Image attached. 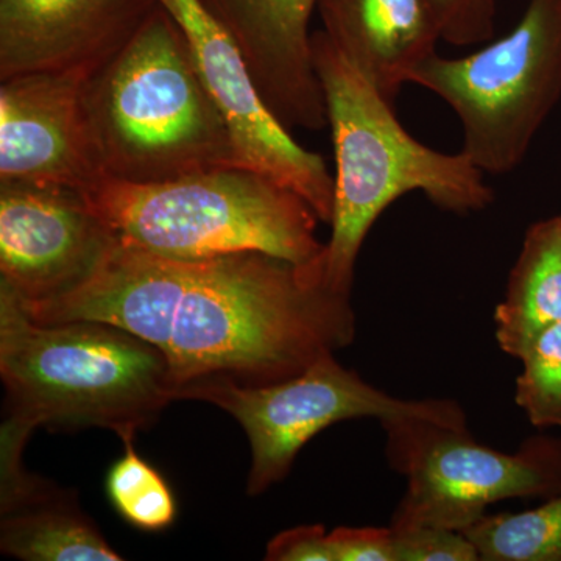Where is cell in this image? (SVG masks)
Listing matches in <instances>:
<instances>
[{"label": "cell", "mask_w": 561, "mask_h": 561, "mask_svg": "<svg viewBox=\"0 0 561 561\" xmlns=\"http://www.w3.org/2000/svg\"><path fill=\"white\" fill-rule=\"evenodd\" d=\"M391 527V526H390ZM397 561H478V549L463 531L440 527H391Z\"/></svg>", "instance_id": "21"}, {"label": "cell", "mask_w": 561, "mask_h": 561, "mask_svg": "<svg viewBox=\"0 0 561 561\" xmlns=\"http://www.w3.org/2000/svg\"><path fill=\"white\" fill-rule=\"evenodd\" d=\"M335 561H397L391 527H337L330 531Z\"/></svg>", "instance_id": "22"}, {"label": "cell", "mask_w": 561, "mask_h": 561, "mask_svg": "<svg viewBox=\"0 0 561 561\" xmlns=\"http://www.w3.org/2000/svg\"><path fill=\"white\" fill-rule=\"evenodd\" d=\"M312 58L335 153L324 283L351 295L365 238L391 203L423 192L438 208L468 214L485 209L494 194L463 151L443 153L412 138L398 121L393 103L323 31L312 33Z\"/></svg>", "instance_id": "3"}, {"label": "cell", "mask_w": 561, "mask_h": 561, "mask_svg": "<svg viewBox=\"0 0 561 561\" xmlns=\"http://www.w3.org/2000/svg\"><path fill=\"white\" fill-rule=\"evenodd\" d=\"M387 459L408 481L391 527L463 531L496 502L548 497L561 491V440L537 435L516 453L472 438L468 426L437 421H383Z\"/></svg>", "instance_id": "8"}, {"label": "cell", "mask_w": 561, "mask_h": 561, "mask_svg": "<svg viewBox=\"0 0 561 561\" xmlns=\"http://www.w3.org/2000/svg\"><path fill=\"white\" fill-rule=\"evenodd\" d=\"M179 21L210 98L219 108L239 168L262 173L301 195L330 224L334 179L316 151L306 150L262 98L242 51L201 0H158Z\"/></svg>", "instance_id": "9"}, {"label": "cell", "mask_w": 561, "mask_h": 561, "mask_svg": "<svg viewBox=\"0 0 561 561\" xmlns=\"http://www.w3.org/2000/svg\"><path fill=\"white\" fill-rule=\"evenodd\" d=\"M561 321V214L531 225L494 311V335L522 359L542 331Z\"/></svg>", "instance_id": "16"}, {"label": "cell", "mask_w": 561, "mask_h": 561, "mask_svg": "<svg viewBox=\"0 0 561 561\" xmlns=\"http://www.w3.org/2000/svg\"><path fill=\"white\" fill-rule=\"evenodd\" d=\"M234 39L262 98L287 128L320 131L328 111L309 24L320 0H201Z\"/></svg>", "instance_id": "12"}, {"label": "cell", "mask_w": 561, "mask_h": 561, "mask_svg": "<svg viewBox=\"0 0 561 561\" xmlns=\"http://www.w3.org/2000/svg\"><path fill=\"white\" fill-rule=\"evenodd\" d=\"M133 442H124V454L106 474V496L135 529H169L176 518L175 496L160 471L136 453Z\"/></svg>", "instance_id": "18"}, {"label": "cell", "mask_w": 561, "mask_h": 561, "mask_svg": "<svg viewBox=\"0 0 561 561\" xmlns=\"http://www.w3.org/2000/svg\"><path fill=\"white\" fill-rule=\"evenodd\" d=\"M485 561H561V491L540 507L485 515L463 530Z\"/></svg>", "instance_id": "17"}, {"label": "cell", "mask_w": 561, "mask_h": 561, "mask_svg": "<svg viewBox=\"0 0 561 561\" xmlns=\"http://www.w3.org/2000/svg\"><path fill=\"white\" fill-rule=\"evenodd\" d=\"M443 41L467 47L493 38L496 0H430Z\"/></svg>", "instance_id": "20"}, {"label": "cell", "mask_w": 561, "mask_h": 561, "mask_svg": "<svg viewBox=\"0 0 561 561\" xmlns=\"http://www.w3.org/2000/svg\"><path fill=\"white\" fill-rule=\"evenodd\" d=\"M515 401L537 427H561V321L542 331L522 359Z\"/></svg>", "instance_id": "19"}, {"label": "cell", "mask_w": 561, "mask_h": 561, "mask_svg": "<svg viewBox=\"0 0 561 561\" xmlns=\"http://www.w3.org/2000/svg\"><path fill=\"white\" fill-rule=\"evenodd\" d=\"M83 108L106 179L158 183L239 168L190 39L160 2L91 70Z\"/></svg>", "instance_id": "2"}, {"label": "cell", "mask_w": 561, "mask_h": 561, "mask_svg": "<svg viewBox=\"0 0 561 561\" xmlns=\"http://www.w3.org/2000/svg\"><path fill=\"white\" fill-rule=\"evenodd\" d=\"M116 243L83 192L0 183V283L24 308L79 289Z\"/></svg>", "instance_id": "10"}, {"label": "cell", "mask_w": 561, "mask_h": 561, "mask_svg": "<svg viewBox=\"0 0 561 561\" xmlns=\"http://www.w3.org/2000/svg\"><path fill=\"white\" fill-rule=\"evenodd\" d=\"M92 69L0 80V183L84 192L105 179L83 108Z\"/></svg>", "instance_id": "11"}, {"label": "cell", "mask_w": 561, "mask_h": 561, "mask_svg": "<svg viewBox=\"0 0 561 561\" xmlns=\"http://www.w3.org/2000/svg\"><path fill=\"white\" fill-rule=\"evenodd\" d=\"M268 561H335L330 531L320 524L279 531L265 551Z\"/></svg>", "instance_id": "23"}, {"label": "cell", "mask_w": 561, "mask_h": 561, "mask_svg": "<svg viewBox=\"0 0 561 561\" xmlns=\"http://www.w3.org/2000/svg\"><path fill=\"white\" fill-rule=\"evenodd\" d=\"M158 0H0V80L95 68Z\"/></svg>", "instance_id": "13"}, {"label": "cell", "mask_w": 561, "mask_h": 561, "mask_svg": "<svg viewBox=\"0 0 561 561\" xmlns=\"http://www.w3.org/2000/svg\"><path fill=\"white\" fill-rule=\"evenodd\" d=\"M323 260V257H321ZM309 265L245 251L209 260L157 256L117 242L87 284L24 308L41 323H111L164 354L176 393L209 378L284 381L356 335L351 295Z\"/></svg>", "instance_id": "1"}, {"label": "cell", "mask_w": 561, "mask_h": 561, "mask_svg": "<svg viewBox=\"0 0 561 561\" xmlns=\"http://www.w3.org/2000/svg\"><path fill=\"white\" fill-rule=\"evenodd\" d=\"M0 376L9 419L32 431L102 427L130 442L175 401L157 346L103 321L41 323L2 283Z\"/></svg>", "instance_id": "4"}, {"label": "cell", "mask_w": 561, "mask_h": 561, "mask_svg": "<svg viewBox=\"0 0 561 561\" xmlns=\"http://www.w3.org/2000/svg\"><path fill=\"white\" fill-rule=\"evenodd\" d=\"M176 400L209 402L230 413L251 446L247 494L257 496L289 474L306 443L341 421L421 419L467 426V416L449 400H400L323 354L284 381L245 383L209 378L184 386Z\"/></svg>", "instance_id": "7"}, {"label": "cell", "mask_w": 561, "mask_h": 561, "mask_svg": "<svg viewBox=\"0 0 561 561\" xmlns=\"http://www.w3.org/2000/svg\"><path fill=\"white\" fill-rule=\"evenodd\" d=\"M27 438L2 432L0 549L24 561H117L73 493L24 470Z\"/></svg>", "instance_id": "14"}, {"label": "cell", "mask_w": 561, "mask_h": 561, "mask_svg": "<svg viewBox=\"0 0 561 561\" xmlns=\"http://www.w3.org/2000/svg\"><path fill=\"white\" fill-rule=\"evenodd\" d=\"M324 33L393 103L442 39L430 0H320Z\"/></svg>", "instance_id": "15"}, {"label": "cell", "mask_w": 561, "mask_h": 561, "mask_svg": "<svg viewBox=\"0 0 561 561\" xmlns=\"http://www.w3.org/2000/svg\"><path fill=\"white\" fill-rule=\"evenodd\" d=\"M117 242L169 260L271 254L309 265L327 243L316 210L278 181L243 168L158 183L103 179L83 192Z\"/></svg>", "instance_id": "5"}, {"label": "cell", "mask_w": 561, "mask_h": 561, "mask_svg": "<svg viewBox=\"0 0 561 561\" xmlns=\"http://www.w3.org/2000/svg\"><path fill=\"white\" fill-rule=\"evenodd\" d=\"M409 83L451 106L479 171H515L561 95V0H530L507 36L468 57L434 54Z\"/></svg>", "instance_id": "6"}]
</instances>
